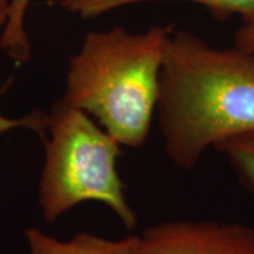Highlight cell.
Returning <instances> with one entry per match:
<instances>
[{"instance_id": "cell-1", "label": "cell", "mask_w": 254, "mask_h": 254, "mask_svg": "<svg viewBox=\"0 0 254 254\" xmlns=\"http://www.w3.org/2000/svg\"><path fill=\"white\" fill-rule=\"evenodd\" d=\"M159 126L166 155L192 171L209 148L254 132V53L215 47L172 30L159 75Z\"/></svg>"}, {"instance_id": "cell-2", "label": "cell", "mask_w": 254, "mask_h": 254, "mask_svg": "<svg viewBox=\"0 0 254 254\" xmlns=\"http://www.w3.org/2000/svg\"><path fill=\"white\" fill-rule=\"evenodd\" d=\"M172 28L144 33L123 27L87 33L69 60L63 101L94 117L120 146L147 140L157 109L159 75Z\"/></svg>"}, {"instance_id": "cell-3", "label": "cell", "mask_w": 254, "mask_h": 254, "mask_svg": "<svg viewBox=\"0 0 254 254\" xmlns=\"http://www.w3.org/2000/svg\"><path fill=\"white\" fill-rule=\"evenodd\" d=\"M47 131L39 187L44 219L52 222L80 202L99 201L127 228H135L136 215L117 171L122 154L118 142L87 113L63 100L49 113Z\"/></svg>"}, {"instance_id": "cell-4", "label": "cell", "mask_w": 254, "mask_h": 254, "mask_svg": "<svg viewBox=\"0 0 254 254\" xmlns=\"http://www.w3.org/2000/svg\"><path fill=\"white\" fill-rule=\"evenodd\" d=\"M141 239L145 254H254V228L238 222L163 221Z\"/></svg>"}, {"instance_id": "cell-5", "label": "cell", "mask_w": 254, "mask_h": 254, "mask_svg": "<svg viewBox=\"0 0 254 254\" xmlns=\"http://www.w3.org/2000/svg\"><path fill=\"white\" fill-rule=\"evenodd\" d=\"M31 254H145L141 237L111 240L80 233L69 241H59L36 227L26 230Z\"/></svg>"}, {"instance_id": "cell-6", "label": "cell", "mask_w": 254, "mask_h": 254, "mask_svg": "<svg viewBox=\"0 0 254 254\" xmlns=\"http://www.w3.org/2000/svg\"><path fill=\"white\" fill-rule=\"evenodd\" d=\"M154 1L194 2L207 8L217 19L239 14L244 24H254V0H60L59 5L82 19H90L128 5Z\"/></svg>"}, {"instance_id": "cell-7", "label": "cell", "mask_w": 254, "mask_h": 254, "mask_svg": "<svg viewBox=\"0 0 254 254\" xmlns=\"http://www.w3.org/2000/svg\"><path fill=\"white\" fill-rule=\"evenodd\" d=\"M30 2L31 0H8L0 38V47L17 63L26 62L31 55L30 41L25 31V17Z\"/></svg>"}, {"instance_id": "cell-8", "label": "cell", "mask_w": 254, "mask_h": 254, "mask_svg": "<svg viewBox=\"0 0 254 254\" xmlns=\"http://www.w3.org/2000/svg\"><path fill=\"white\" fill-rule=\"evenodd\" d=\"M214 150L227 159L240 182L254 194V132L232 136Z\"/></svg>"}, {"instance_id": "cell-9", "label": "cell", "mask_w": 254, "mask_h": 254, "mask_svg": "<svg viewBox=\"0 0 254 254\" xmlns=\"http://www.w3.org/2000/svg\"><path fill=\"white\" fill-rule=\"evenodd\" d=\"M6 19V13L0 15V27L4 26ZM49 126V113L43 112L40 110H34L33 112L28 113L23 118L12 119L6 118V117L0 114V133L12 131L17 128L32 129L37 132L40 136L45 135V131H47Z\"/></svg>"}, {"instance_id": "cell-10", "label": "cell", "mask_w": 254, "mask_h": 254, "mask_svg": "<svg viewBox=\"0 0 254 254\" xmlns=\"http://www.w3.org/2000/svg\"><path fill=\"white\" fill-rule=\"evenodd\" d=\"M234 46L246 52L254 53V24H244L237 31Z\"/></svg>"}, {"instance_id": "cell-11", "label": "cell", "mask_w": 254, "mask_h": 254, "mask_svg": "<svg viewBox=\"0 0 254 254\" xmlns=\"http://www.w3.org/2000/svg\"><path fill=\"white\" fill-rule=\"evenodd\" d=\"M7 4L8 0H0V15L6 13V11H7Z\"/></svg>"}]
</instances>
